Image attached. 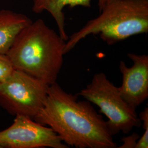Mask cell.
Listing matches in <instances>:
<instances>
[{"mask_svg": "<svg viewBox=\"0 0 148 148\" xmlns=\"http://www.w3.org/2000/svg\"><path fill=\"white\" fill-rule=\"evenodd\" d=\"M14 69L7 54H0V84L12 73Z\"/></svg>", "mask_w": 148, "mask_h": 148, "instance_id": "obj_10", "label": "cell"}, {"mask_svg": "<svg viewBox=\"0 0 148 148\" xmlns=\"http://www.w3.org/2000/svg\"><path fill=\"white\" fill-rule=\"evenodd\" d=\"M3 148H68L52 128L29 117L16 115L11 126L0 131Z\"/></svg>", "mask_w": 148, "mask_h": 148, "instance_id": "obj_6", "label": "cell"}, {"mask_svg": "<svg viewBox=\"0 0 148 148\" xmlns=\"http://www.w3.org/2000/svg\"><path fill=\"white\" fill-rule=\"evenodd\" d=\"M127 56L133 65L128 67L125 62H120L122 81L118 90L123 99L136 110L148 98V56L134 53H128Z\"/></svg>", "mask_w": 148, "mask_h": 148, "instance_id": "obj_7", "label": "cell"}, {"mask_svg": "<svg viewBox=\"0 0 148 148\" xmlns=\"http://www.w3.org/2000/svg\"><path fill=\"white\" fill-rule=\"evenodd\" d=\"M77 95L100 108L108 119L107 125L112 136L120 132L128 134L134 128L141 126L136 110L123 99L118 87L103 73L95 74L90 84Z\"/></svg>", "mask_w": 148, "mask_h": 148, "instance_id": "obj_4", "label": "cell"}, {"mask_svg": "<svg viewBox=\"0 0 148 148\" xmlns=\"http://www.w3.org/2000/svg\"><path fill=\"white\" fill-rule=\"evenodd\" d=\"M65 45L59 33L38 19L21 30L7 56L14 69L50 85L62 68Z\"/></svg>", "mask_w": 148, "mask_h": 148, "instance_id": "obj_2", "label": "cell"}, {"mask_svg": "<svg viewBox=\"0 0 148 148\" xmlns=\"http://www.w3.org/2000/svg\"><path fill=\"white\" fill-rule=\"evenodd\" d=\"M49 85L24 72L14 70L0 84V106L12 116L34 120L45 104Z\"/></svg>", "mask_w": 148, "mask_h": 148, "instance_id": "obj_5", "label": "cell"}, {"mask_svg": "<svg viewBox=\"0 0 148 148\" xmlns=\"http://www.w3.org/2000/svg\"><path fill=\"white\" fill-rule=\"evenodd\" d=\"M0 148H2V145L0 144Z\"/></svg>", "mask_w": 148, "mask_h": 148, "instance_id": "obj_13", "label": "cell"}, {"mask_svg": "<svg viewBox=\"0 0 148 148\" xmlns=\"http://www.w3.org/2000/svg\"><path fill=\"white\" fill-rule=\"evenodd\" d=\"M111 0H98L99 10L101 12ZM91 0H32V11L39 14L46 11L49 13L56 21L59 35L66 42L69 37L65 29V16L64 8L65 6L74 7L82 6L90 7Z\"/></svg>", "mask_w": 148, "mask_h": 148, "instance_id": "obj_8", "label": "cell"}, {"mask_svg": "<svg viewBox=\"0 0 148 148\" xmlns=\"http://www.w3.org/2000/svg\"><path fill=\"white\" fill-rule=\"evenodd\" d=\"M139 137V134L136 132L132 133L127 137H123L121 139L122 144L119 148H136Z\"/></svg>", "mask_w": 148, "mask_h": 148, "instance_id": "obj_11", "label": "cell"}, {"mask_svg": "<svg viewBox=\"0 0 148 148\" xmlns=\"http://www.w3.org/2000/svg\"><path fill=\"white\" fill-rule=\"evenodd\" d=\"M32 21L21 13L9 10L0 11V54H7L16 37Z\"/></svg>", "mask_w": 148, "mask_h": 148, "instance_id": "obj_9", "label": "cell"}, {"mask_svg": "<svg viewBox=\"0 0 148 148\" xmlns=\"http://www.w3.org/2000/svg\"><path fill=\"white\" fill-rule=\"evenodd\" d=\"M77 97L57 82L49 85L45 104L34 120L52 128L68 147L117 148L106 121L90 101Z\"/></svg>", "mask_w": 148, "mask_h": 148, "instance_id": "obj_1", "label": "cell"}, {"mask_svg": "<svg viewBox=\"0 0 148 148\" xmlns=\"http://www.w3.org/2000/svg\"><path fill=\"white\" fill-rule=\"evenodd\" d=\"M148 32V0H111L99 16L90 20L66 42L64 54L84 38L98 34L109 45Z\"/></svg>", "mask_w": 148, "mask_h": 148, "instance_id": "obj_3", "label": "cell"}, {"mask_svg": "<svg viewBox=\"0 0 148 148\" xmlns=\"http://www.w3.org/2000/svg\"><path fill=\"white\" fill-rule=\"evenodd\" d=\"M141 121V126L143 127L144 131L148 130V107H145L143 111H141L138 115Z\"/></svg>", "mask_w": 148, "mask_h": 148, "instance_id": "obj_12", "label": "cell"}]
</instances>
